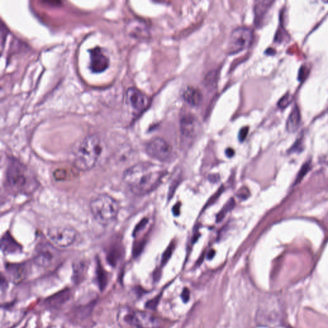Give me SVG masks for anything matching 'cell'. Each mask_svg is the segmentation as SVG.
I'll return each instance as SVG.
<instances>
[{
    "label": "cell",
    "mask_w": 328,
    "mask_h": 328,
    "mask_svg": "<svg viewBox=\"0 0 328 328\" xmlns=\"http://www.w3.org/2000/svg\"><path fill=\"white\" fill-rule=\"evenodd\" d=\"M248 132H249V128L248 127H243L240 130L239 132L238 138L239 140L241 142L243 141L245 139L246 137L248 134Z\"/></svg>",
    "instance_id": "603a6c76"
},
{
    "label": "cell",
    "mask_w": 328,
    "mask_h": 328,
    "mask_svg": "<svg viewBox=\"0 0 328 328\" xmlns=\"http://www.w3.org/2000/svg\"><path fill=\"white\" fill-rule=\"evenodd\" d=\"M215 255V252L214 251H211V252L209 253V254H208V259H212L213 257H214Z\"/></svg>",
    "instance_id": "f1b7e54d"
},
{
    "label": "cell",
    "mask_w": 328,
    "mask_h": 328,
    "mask_svg": "<svg viewBox=\"0 0 328 328\" xmlns=\"http://www.w3.org/2000/svg\"><path fill=\"white\" fill-rule=\"evenodd\" d=\"M125 322L136 328H157V322L150 314L140 311H132L125 316Z\"/></svg>",
    "instance_id": "ba28073f"
},
{
    "label": "cell",
    "mask_w": 328,
    "mask_h": 328,
    "mask_svg": "<svg viewBox=\"0 0 328 328\" xmlns=\"http://www.w3.org/2000/svg\"><path fill=\"white\" fill-rule=\"evenodd\" d=\"M254 41V32L250 28L238 27L233 30L229 36L228 52L230 55L238 53L251 46Z\"/></svg>",
    "instance_id": "8992f818"
},
{
    "label": "cell",
    "mask_w": 328,
    "mask_h": 328,
    "mask_svg": "<svg viewBox=\"0 0 328 328\" xmlns=\"http://www.w3.org/2000/svg\"><path fill=\"white\" fill-rule=\"evenodd\" d=\"M90 64L91 71L95 73H100L106 70L109 65V58L104 53L100 47L91 49L90 50Z\"/></svg>",
    "instance_id": "8fae6325"
},
{
    "label": "cell",
    "mask_w": 328,
    "mask_h": 328,
    "mask_svg": "<svg viewBox=\"0 0 328 328\" xmlns=\"http://www.w3.org/2000/svg\"><path fill=\"white\" fill-rule=\"evenodd\" d=\"M90 210L96 221L103 226L113 223L118 217L120 205L113 197L100 194L90 201Z\"/></svg>",
    "instance_id": "277c9868"
},
{
    "label": "cell",
    "mask_w": 328,
    "mask_h": 328,
    "mask_svg": "<svg viewBox=\"0 0 328 328\" xmlns=\"http://www.w3.org/2000/svg\"><path fill=\"white\" fill-rule=\"evenodd\" d=\"M234 205H235V201L231 199V200H229L228 202L226 204V205H225L224 208H222V210L221 211V212H219V214H218L217 217V221L218 222L221 221L222 219H223L224 217L225 216V215H226L227 213L229 212V211L233 209Z\"/></svg>",
    "instance_id": "d6986e66"
},
{
    "label": "cell",
    "mask_w": 328,
    "mask_h": 328,
    "mask_svg": "<svg viewBox=\"0 0 328 328\" xmlns=\"http://www.w3.org/2000/svg\"><path fill=\"white\" fill-rule=\"evenodd\" d=\"M273 3L274 2L271 1H259L255 3V23L257 27L262 26L265 17Z\"/></svg>",
    "instance_id": "5bb4252c"
},
{
    "label": "cell",
    "mask_w": 328,
    "mask_h": 328,
    "mask_svg": "<svg viewBox=\"0 0 328 328\" xmlns=\"http://www.w3.org/2000/svg\"><path fill=\"white\" fill-rule=\"evenodd\" d=\"M173 245L169 246L167 250H166V252L163 253L162 258H161V264L165 265L168 262L169 260L170 259L171 257H172L173 250Z\"/></svg>",
    "instance_id": "44dd1931"
},
{
    "label": "cell",
    "mask_w": 328,
    "mask_h": 328,
    "mask_svg": "<svg viewBox=\"0 0 328 328\" xmlns=\"http://www.w3.org/2000/svg\"><path fill=\"white\" fill-rule=\"evenodd\" d=\"M7 273L12 282L15 284L22 283L26 276L25 267L21 264H9L6 266Z\"/></svg>",
    "instance_id": "9a60e30c"
},
{
    "label": "cell",
    "mask_w": 328,
    "mask_h": 328,
    "mask_svg": "<svg viewBox=\"0 0 328 328\" xmlns=\"http://www.w3.org/2000/svg\"><path fill=\"white\" fill-rule=\"evenodd\" d=\"M97 282L101 291H104L108 284L107 276L104 271H98Z\"/></svg>",
    "instance_id": "ac0fdd59"
},
{
    "label": "cell",
    "mask_w": 328,
    "mask_h": 328,
    "mask_svg": "<svg viewBox=\"0 0 328 328\" xmlns=\"http://www.w3.org/2000/svg\"><path fill=\"white\" fill-rule=\"evenodd\" d=\"M234 153H235V152H234V150L233 149L228 148L226 149V154L227 156H233L234 155Z\"/></svg>",
    "instance_id": "83f0119b"
},
{
    "label": "cell",
    "mask_w": 328,
    "mask_h": 328,
    "mask_svg": "<svg viewBox=\"0 0 328 328\" xmlns=\"http://www.w3.org/2000/svg\"><path fill=\"white\" fill-rule=\"evenodd\" d=\"M165 174V170L160 166L140 162L128 168L123 173V180L135 195L144 196L160 186Z\"/></svg>",
    "instance_id": "6da1fadb"
},
{
    "label": "cell",
    "mask_w": 328,
    "mask_h": 328,
    "mask_svg": "<svg viewBox=\"0 0 328 328\" xmlns=\"http://www.w3.org/2000/svg\"><path fill=\"white\" fill-rule=\"evenodd\" d=\"M197 123L195 118L191 114H186L180 120V130L182 135L192 138L195 134Z\"/></svg>",
    "instance_id": "4fadbf2b"
},
{
    "label": "cell",
    "mask_w": 328,
    "mask_h": 328,
    "mask_svg": "<svg viewBox=\"0 0 328 328\" xmlns=\"http://www.w3.org/2000/svg\"><path fill=\"white\" fill-rule=\"evenodd\" d=\"M182 298L184 303H187L190 299V291L187 288H185L182 293Z\"/></svg>",
    "instance_id": "cb8c5ba5"
},
{
    "label": "cell",
    "mask_w": 328,
    "mask_h": 328,
    "mask_svg": "<svg viewBox=\"0 0 328 328\" xmlns=\"http://www.w3.org/2000/svg\"><path fill=\"white\" fill-rule=\"evenodd\" d=\"M46 235L51 244L58 248H66L76 242L78 233L73 227L65 225L51 227L47 230Z\"/></svg>",
    "instance_id": "5b68a950"
},
{
    "label": "cell",
    "mask_w": 328,
    "mask_h": 328,
    "mask_svg": "<svg viewBox=\"0 0 328 328\" xmlns=\"http://www.w3.org/2000/svg\"><path fill=\"white\" fill-rule=\"evenodd\" d=\"M183 98L191 106L197 107L200 105L202 101V94L200 90L194 87H187L182 94Z\"/></svg>",
    "instance_id": "2e32d148"
},
{
    "label": "cell",
    "mask_w": 328,
    "mask_h": 328,
    "mask_svg": "<svg viewBox=\"0 0 328 328\" xmlns=\"http://www.w3.org/2000/svg\"><path fill=\"white\" fill-rule=\"evenodd\" d=\"M301 123V113L298 107L295 105L288 118L287 130L290 133L296 132Z\"/></svg>",
    "instance_id": "e0dca14e"
},
{
    "label": "cell",
    "mask_w": 328,
    "mask_h": 328,
    "mask_svg": "<svg viewBox=\"0 0 328 328\" xmlns=\"http://www.w3.org/2000/svg\"><path fill=\"white\" fill-rule=\"evenodd\" d=\"M309 168H310L309 163H306L305 165L302 168V170L300 171L299 175L298 177H297V179H301L302 177H303V176L306 174V172H308Z\"/></svg>",
    "instance_id": "d4e9b609"
},
{
    "label": "cell",
    "mask_w": 328,
    "mask_h": 328,
    "mask_svg": "<svg viewBox=\"0 0 328 328\" xmlns=\"http://www.w3.org/2000/svg\"><path fill=\"white\" fill-rule=\"evenodd\" d=\"M71 296V290L68 289H64L47 299L45 304L47 306L51 308H60L69 301Z\"/></svg>",
    "instance_id": "7c38bea8"
},
{
    "label": "cell",
    "mask_w": 328,
    "mask_h": 328,
    "mask_svg": "<svg viewBox=\"0 0 328 328\" xmlns=\"http://www.w3.org/2000/svg\"><path fill=\"white\" fill-rule=\"evenodd\" d=\"M146 152L151 158L161 161L170 160L173 156L172 146L160 137L154 138L147 143Z\"/></svg>",
    "instance_id": "52a82bcc"
},
{
    "label": "cell",
    "mask_w": 328,
    "mask_h": 328,
    "mask_svg": "<svg viewBox=\"0 0 328 328\" xmlns=\"http://www.w3.org/2000/svg\"><path fill=\"white\" fill-rule=\"evenodd\" d=\"M308 69L305 66H302L301 69L299 71V78L300 79H303L305 78L307 74H308Z\"/></svg>",
    "instance_id": "484cf974"
},
{
    "label": "cell",
    "mask_w": 328,
    "mask_h": 328,
    "mask_svg": "<svg viewBox=\"0 0 328 328\" xmlns=\"http://www.w3.org/2000/svg\"><path fill=\"white\" fill-rule=\"evenodd\" d=\"M159 300H160V297H156L153 299L149 300L146 304V308L150 309V310H154L156 308L157 305H158Z\"/></svg>",
    "instance_id": "7402d4cb"
},
{
    "label": "cell",
    "mask_w": 328,
    "mask_h": 328,
    "mask_svg": "<svg viewBox=\"0 0 328 328\" xmlns=\"http://www.w3.org/2000/svg\"><path fill=\"white\" fill-rule=\"evenodd\" d=\"M104 151V143L99 136H87L72 151L74 167L81 172H88L97 166Z\"/></svg>",
    "instance_id": "7a4b0ae2"
},
{
    "label": "cell",
    "mask_w": 328,
    "mask_h": 328,
    "mask_svg": "<svg viewBox=\"0 0 328 328\" xmlns=\"http://www.w3.org/2000/svg\"><path fill=\"white\" fill-rule=\"evenodd\" d=\"M173 212L175 215H179L180 212V205L178 204V205L175 206L173 208Z\"/></svg>",
    "instance_id": "4316f807"
},
{
    "label": "cell",
    "mask_w": 328,
    "mask_h": 328,
    "mask_svg": "<svg viewBox=\"0 0 328 328\" xmlns=\"http://www.w3.org/2000/svg\"><path fill=\"white\" fill-rule=\"evenodd\" d=\"M6 181L9 191L15 194H30L38 187V181L32 171L16 159L9 162Z\"/></svg>",
    "instance_id": "3957f363"
},
{
    "label": "cell",
    "mask_w": 328,
    "mask_h": 328,
    "mask_svg": "<svg viewBox=\"0 0 328 328\" xmlns=\"http://www.w3.org/2000/svg\"><path fill=\"white\" fill-rule=\"evenodd\" d=\"M56 257L55 246L51 243H41L37 248L34 261L37 266L47 268L51 266Z\"/></svg>",
    "instance_id": "9c48e42d"
},
{
    "label": "cell",
    "mask_w": 328,
    "mask_h": 328,
    "mask_svg": "<svg viewBox=\"0 0 328 328\" xmlns=\"http://www.w3.org/2000/svg\"><path fill=\"white\" fill-rule=\"evenodd\" d=\"M126 101L134 113L139 114L144 111L149 104L148 98L141 91L132 88L126 92Z\"/></svg>",
    "instance_id": "30bf717a"
},
{
    "label": "cell",
    "mask_w": 328,
    "mask_h": 328,
    "mask_svg": "<svg viewBox=\"0 0 328 328\" xmlns=\"http://www.w3.org/2000/svg\"><path fill=\"white\" fill-rule=\"evenodd\" d=\"M292 101V97L290 94H287L284 97H283L282 99L279 101L278 106L281 109H285L286 107L289 106L291 104Z\"/></svg>",
    "instance_id": "ffe728a7"
}]
</instances>
